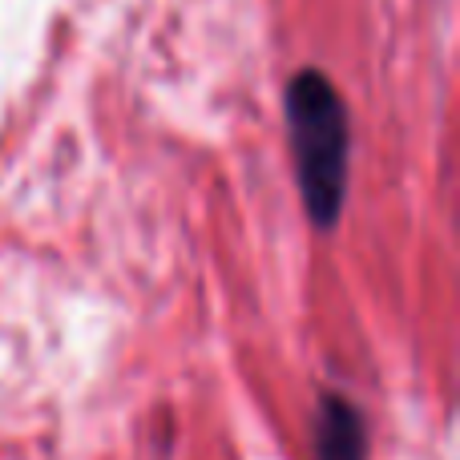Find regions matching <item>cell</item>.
I'll return each mask as SVG.
<instances>
[{"label":"cell","mask_w":460,"mask_h":460,"mask_svg":"<svg viewBox=\"0 0 460 460\" xmlns=\"http://www.w3.org/2000/svg\"><path fill=\"white\" fill-rule=\"evenodd\" d=\"M287 137H291L295 182L311 226L332 230L343 215L348 199V166H351V129L348 105L332 77L319 69H299L287 81L283 93Z\"/></svg>","instance_id":"cell-1"},{"label":"cell","mask_w":460,"mask_h":460,"mask_svg":"<svg viewBox=\"0 0 460 460\" xmlns=\"http://www.w3.org/2000/svg\"><path fill=\"white\" fill-rule=\"evenodd\" d=\"M311 440H315V460H367V420L340 392L319 396Z\"/></svg>","instance_id":"cell-2"}]
</instances>
